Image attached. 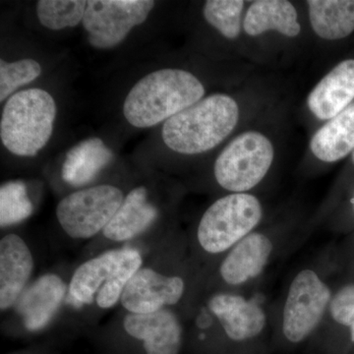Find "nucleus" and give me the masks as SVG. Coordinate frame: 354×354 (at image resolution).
Instances as JSON below:
<instances>
[{
    "label": "nucleus",
    "mask_w": 354,
    "mask_h": 354,
    "mask_svg": "<svg viewBox=\"0 0 354 354\" xmlns=\"http://www.w3.org/2000/svg\"><path fill=\"white\" fill-rule=\"evenodd\" d=\"M242 118V104L234 95L216 93L203 97L162 125L167 148L185 156L213 150L235 131Z\"/></svg>",
    "instance_id": "1"
},
{
    "label": "nucleus",
    "mask_w": 354,
    "mask_h": 354,
    "mask_svg": "<svg viewBox=\"0 0 354 354\" xmlns=\"http://www.w3.org/2000/svg\"><path fill=\"white\" fill-rule=\"evenodd\" d=\"M205 94L204 84L194 74L162 68L133 86L123 104V114L132 127H153L201 101Z\"/></svg>",
    "instance_id": "2"
},
{
    "label": "nucleus",
    "mask_w": 354,
    "mask_h": 354,
    "mask_svg": "<svg viewBox=\"0 0 354 354\" xmlns=\"http://www.w3.org/2000/svg\"><path fill=\"white\" fill-rule=\"evenodd\" d=\"M57 106L50 93L34 88L11 95L2 111V145L18 157H35L50 141Z\"/></svg>",
    "instance_id": "3"
},
{
    "label": "nucleus",
    "mask_w": 354,
    "mask_h": 354,
    "mask_svg": "<svg viewBox=\"0 0 354 354\" xmlns=\"http://www.w3.org/2000/svg\"><path fill=\"white\" fill-rule=\"evenodd\" d=\"M276 146L267 133L248 129L230 140L214 165L218 185L230 193H248L271 171Z\"/></svg>",
    "instance_id": "4"
},
{
    "label": "nucleus",
    "mask_w": 354,
    "mask_h": 354,
    "mask_svg": "<svg viewBox=\"0 0 354 354\" xmlns=\"http://www.w3.org/2000/svg\"><path fill=\"white\" fill-rule=\"evenodd\" d=\"M263 215L262 204L254 195H225L203 214L197 227L198 243L203 251L212 255L225 252L253 232Z\"/></svg>",
    "instance_id": "5"
},
{
    "label": "nucleus",
    "mask_w": 354,
    "mask_h": 354,
    "mask_svg": "<svg viewBox=\"0 0 354 354\" xmlns=\"http://www.w3.org/2000/svg\"><path fill=\"white\" fill-rule=\"evenodd\" d=\"M124 197L120 188L111 184L77 190L58 202L55 209L58 223L70 239L88 241L104 232Z\"/></svg>",
    "instance_id": "6"
},
{
    "label": "nucleus",
    "mask_w": 354,
    "mask_h": 354,
    "mask_svg": "<svg viewBox=\"0 0 354 354\" xmlns=\"http://www.w3.org/2000/svg\"><path fill=\"white\" fill-rule=\"evenodd\" d=\"M156 6L152 0H91L83 26L88 43L109 50L124 41L133 28L143 24Z\"/></svg>",
    "instance_id": "7"
},
{
    "label": "nucleus",
    "mask_w": 354,
    "mask_h": 354,
    "mask_svg": "<svg viewBox=\"0 0 354 354\" xmlns=\"http://www.w3.org/2000/svg\"><path fill=\"white\" fill-rule=\"evenodd\" d=\"M329 286L312 270L298 272L290 283L283 314V333L288 341L298 344L320 325L330 307Z\"/></svg>",
    "instance_id": "8"
},
{
    "label": "nucleus",
    "mask_w": 354,
    "mask_h": 354,
    "mask_svg": "<svg viewBox=\"0 0 354 354\" xmlns=\"http://www.w3.org/2000/svg\"><path fill=\"white\" fill-rule=\"evenodd\" d=\"M185 290L183 277L143 265L123 291L120 304L127 313H153L178 304Z\"/></svg>",
    "instance_id": "9"
},
{
    "label": "nucleus",
    "mask_w": 354,
    "mask_h": 354,
    "mask_svg": "<svg viewBox=\"0 0 354 354\" xmlns=\"http://www.w3.org/2000/svg\"><path fill=\"white\" fill-rule=\"evenodd\" d=\"M129 247L109 249L84 261L68 283V297L76 304H95L99 291L127 281L131 274Z\"/></svg>",
    "instance_id": "10"
},
{
    "label": "nucleus",
    "mask_w": 354,
    "mask_h": 354,
    "mask_svg": "<svg viewBox=\"0 0 354 354\" xmlns=\"http://www.w3.org/2000/svg\"><path fill=\"white\" fill-rule=\"evenodd\" d=\"M67 295L68 283L59 274L48 272L31 281L13 308L26 329L38 332L53 320Z\"/></svg>",
    "instance_id": "11"
},
{
    "label": "nucleus",
    "mask_w": 354,
    "mask_h": 354,
    "mask_svg": "<svg viewBox=\"0 0 354 354\" xmlns=\"http://www.w3.org/2000/svg\"><path fill=\"white\" fill-rule=\"evenodd\" d=\"M122 326L129 337L143 342L146 354L180 353L183 325L171 308L149 314L127 313Z\"/></svg>",
    "instance_id": "12"
},
{
    "label": "nucleus",
    "mask_w": 354,
    "mask_h": 354,
    "mask_svg": "<svg viewBox=\"0 0 354 354\" xmlns=\"http://www.w3.org/2000/svg\"><path fill=\"white\" fill-rule=\"evenodd\" d=\"M354 102V57L342 59L310 91L306 109L321 125Z\"/></svg>",
    "instance_id": "13"
},
{
    "label": "nucleus",
    "mask_w": 354,
    "mask_h": 354,
    "mask_svg": "<svg viewBox=\"0 0 354 354\" xmlns=\"http://www.w3.org/2000/svg\"><path fill=\"white\" fill-rule=\"evenodd\" d=\"M35 258L19 234H7L0 241V309L13 308L31 283Z\"/></svg>",
    "instance_id": "14"
},
{
    "label": "nucleus",
    "mask_w": 354,
    "mask_h": 354,
    "mask_svg": "<svg viewBox=\"0 0 354 354\" xmlns=\"http://www.w3.org/2000/svg\"><path fill=\"white\" fill-rule=\"evenodd\" d=\"M208 308L218 319L225 334L234 342H244L259 335L267 316L256 302L232 293H216L209 298Z\"/></svg>",
    "instance_id": "15"
},
{
    "label": "nucleus",
    "mask_w": 354,
    "mask_h": 354,
    "mask_svg": "<svg viewBox=\"0 0 354 354\" xmlns=\"http://www.w3.org/2000/svg\"><path fill=\"white\" fill-rule=\"evenodd\" d=\"M158 218V209L150 200L146 186H137L125 195L118 213L102 236L113 243H127L145 234Z\"/></svg>",
    "instance_id": "16"
},
{
    "label": "nucleus",
    "mask_w": 354,
    "mask_h": 354,
    "mask_svg": "<svg viewBox=\"0 0 354 354\" xmlns=\"http://www.w3.org/2000/svg\"><path fill=\"white\" fill-rule=\"evenodd\" d=\"M276 32L286 39H297L302 25L297 6L288 0H256L249 2L243 18V34L256 39Z\"/></svg>",
    "instance_id": "17"
},
{
    "label": "nucleus",
    "mask_w": 354,
    "mask_h": 354,
    "mask_svg": "<svg viewBox=\"0 0 354 354\" xmlns=\"http://www.w3.org/2000/svg\"><path fill=\"white\" fill-rule=\"evenodd\" d=\"M271 239L261 232H251L235 244L221 263L220 276L230 286H241L257 278L272 252Z\"/></svg>",
    "instance_id": "18"
},
{
    "label": "nucleus",
    "mask_w": 354,
    "mask_h": 354,
    "mask_svg": "<svg viewBox=\"0 0 354 354\" xmlns=\"http://www.w3.org/2000/svg\"><path fill=\"white\" fill-rule=\"evenodd\" d=\"M309 153L323 164H335L354 151V102L314 132Z\"/></svg>",
    "instance_id": "19"
},
{
    "label": "nucleus",
    "mask_w": 354,
    "mask_h": 354,
    "mask_svg": "<svg viewBox=\"0 0 354 354\" xmlns=\"http://www.w3.org/2000/svg\"><path fill=\"white\" fill-rule=\"evenodd\" d=\"M305 6L310 27L322 41L335 43L354 34V0H309Z\"/></svg>",
    "instance_id": "20"
},
{
    "label": "nucleus",
    "mask_w": 354,
    "mask_h": 354,
    "mask_svg": "<svg viewBox=\"0 0 354 354\" xmlns=\"http://www.w3.org/2000/svg\"><path fill=\"white\" fill-rule=\"evenodd\" d=\"M113 158V153L99 138L84 140L67 153L62 176L73 186L85 185L94 180Z\"/></svg>",
    "instance_id": "21"
},
{
    "label": "nucleus",
    "mask_w": 354,
    "mask_h": 354,
    "mask_svg": "<svg viewBox=\"0 0 354 354\" xmlns=\"http://www.w3.org/2000/svg\"><path fill=\"white\" fill-rule=\"evenodd\" d=\"M247 3L243 0H208L203 6V16L223 38L236 41L243 32Z\"/></svg>",
    "instance_id": "22"
},
{
    "label": "nucleus",
    "mask_w": 354,
    "mask_h": 354,
    "mask_svg": "<svg viewBox=\"0 0 354 354\" xmlns=\"http://www.w3.org/2000/svg\"><path fill=\"white\" fill-rule=\"evenodd\" d=\"M86 7L85 0H39L37 2V16L44 28L59 31L83 22Z\"/></svg>",
    "instance_id": "23"
},
{
    "label": "nucleus",
    "mask_w": 354,
    "mask_h": 354,
    "mask_svg": "<svg viewBox=\"0 0 354 354\" xmlns=\"http://www.w3.org/2000/svg\"><path fill=\"white\" fill-rule=\"evenodd\" d=\"M34 205L28 196L27 186L21 181L2 184L0 188V225L10 227L29 218Z\"/></svg>",
    "instance_id": "24"
},
{
    "label": "nucleus",
    "mask_w": 354,
    "mask_h": 354,
    "mask_svg": "<svg viewBox=\"0 0 354 354\" xmlns=\"http://www.w3.org/2000/svg\"><path fill=\"white\" fill-rule=\"evenodd\" d=\"M41 64L32 58L14 62L0 60V102H3L17 88L32 82L41 74Z\"/></svg>",
    "instance_id": "25"
},
{
    "label": "nucleus",
    "mask_w": 354,
    "mask_h": 354,
    "mask_svg": "<svg viewBox=\"0 0 354 354\" xmlns=\"http://www.w3.org/2000/svg\"><path fill=\"white\" fill-rule=\"evenodd\" d=\"M330 313L335 322L349 328L354 342V283L337 291L330 300Z\"/></svg>",
    "instance_id": "26"
},
{
    "label": "nucleus",
    "mask_w": 354,
    "mask_h": 354,
    "mask_svg": "<svg viewBox=\"0 0 354 354\" xmlns=\"http://www.w3.org/2000/svg\"><path fill=\"white\" fill-rule=\"evenodd\" d=\"M349 162H351V165L354 169V151H353V153H351V160H349Z\"/></svg>",
    "instance_id": "27"
},
{
    "label": "nucleus",
    "mask_w": 354,
    "mask_h": 354,
    "mask_svg": "<svg viewBox=\"0 0 354 354\" xmlns=\"http://www.w3.org/2000/svg\"><path fill=\"white\" fill-rule=\"evenodd\" d=\"M351 206H353V212H354V193H353V198H351Z\"/></svg>",
    "instance_id": "28"
}]
</instances>
